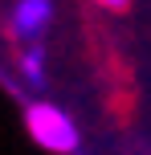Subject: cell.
<instances>
[{
	"instance_id": "6da1fadb",
	"label": "cell",
	"mask_w": 151,
	"mask_h": 155,
	"mask_svg": "<svg viewBox=\"0 0 151 155\" xmlns=\"http://www.w3.org/2000/svg\"><path fill=\"white\" fill-rule=\"evenodd\" d=\"M25 127H29L33 143L53 155H70L78 151V127H74V118L65 114V110L49 106V102H33L29 114H25Z\"/></svg>"
},
{
	"instance_id": "277c9868",
	"label": "cell",
	"mask_w": 151,
	"mask_h": 155,
	"mask_svg": "<svg viewBox=\"0 0 151 155\" xmlns=\"http://www.w3.org/2000/svg\"><path fill=\"white\" fill-rule=\"evenodd\" d=\"M98 4H102V8H114V12H123V8H127L131 0H98Z\"/></svg>"
},
{
	"instance_id": "7a4b0ae2",
	"label": "cell",
	"mask_w": 151,
	"mask_h": 155,
	"mask_svg": "<svg viewBox=\"0 0 151 155\" xmlns=\"http://www.w3.org/2000/svg\"><path fill=\"white\" fill-rule=\"evenodd\" d=\"M49 16H53V4H49V0H16L12 29L21 33V37H37V33L49 25Z\"/></svg>"
},
{
	"instance_id": "3957f363",
	"label": "cell",
	"mask_w": 151,
	"mask_h": 155,
	"mask_svg": "<svg viewBox=\"0 0 151 155\" xmlns=\"http://www.w3.org/2000/svg\"><path fill=\"white\" fill-rule=\"evenodd\" d=\"M21 74L29 78L33 86H37V82H45V70H41V49H29V53L21 57Z\"/></svg>"
}]
</instances>
